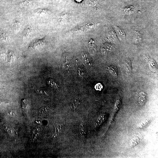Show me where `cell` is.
I'll return each instance as SVG.
<instances>
[{"instance_id": "cell-22", "label": "cell", "mask_w": 158, "mask_h": 158, "mask_svg": "<svg viewBox=\"0 0 158 158\" xmlns=\"http://www.w3.org/2000/svg\"><path fill=\"white\" fill-rule=\"evenodd\" d=\"M140 142L139 139L138 138H135L131 140V147H133L138 145Z\"/></svg>"}, {"instance_id": "cell-23", "label": "cell", "mask_w": 158, "mask_h": 158, "mask_svg": "<svg viewBox=\"0 0 158 158\" xmlns=\"http://www.w3.org/2000/svg\"><path fill=\"white\" fill-rule=\"evenodd\" d=\"M12 26L13 28L14 31H17L19 29L20 27V23L17 20H16L13 23Z\"/></svg>"}, {"instance_id": "cell-25", "label": "cell", "mask_w": 158, "mask_h": 158, "mask_svg": "<svg viewBox=\"0 0 158 158\" xmlns=\"http://www.w3.org/2000/svg\"><path fill=\"white\" fill-rule=\"evenodd\" d=\"M38 136V132L36 130H34L32 131V138L33 141L36 139Z\"/></svg>"}, {"instance_id": "cell-12", "label": "cell", "mask_w": 158, "mask_h": 158, "mask_svg": "<svg viewBox=\"0 0 158 158\" xmlns=\"http://www.w3.org/2000/svg\"><path fill=\"white\" fill-rule=\"evenodd\" d=\"M21 106L25 112L27 113L29 109L30 106L29 102L27 99H24L22 100Z\"/></svg>"}, {"instance_id": "cell-10", "label": "cell", "mask_w": 158, "mask_h": 158, "mask_svg": "<svg viewBox=\"0 0 158 158\" xmlns=\"http://www.w3.org/2000/svg\"><path fill=\"white\" fill-rule=\"evenodd\" d=\"M111 46L109 44L107 43L102 44L101 47V52L103 55H105L110 51Z\"/></svg>"}, {"instance_id": "cell-1", "label": "cell", "mask_w": 158, "mask_h": 158, "mask_svg": "<svg viewBox=\"0 0 158 158\" xmlns=\"http://www.w3.org/2000/svg\"><path fill=\"white\" fill-rule=\"evenodd\" d=\"M79 132L81 138L83 142H85L86 140L87 130L85 124L81 119V123L79 125Z\"/></svg>"}, {"instance_id": "cell-28", "label": "cell", "mask_w": 158, "mask_h": 158, "mask_svg": "<svg viewBox=\"0 0 158 158\" xmlns=\"http://www.w3.org/2000/svg\"><path fill=\"white\" fill-rule=\"evenodd\" d=\"M101 85V84H97V85H98V86H98L96 87V90H97H97H101V89H102V85H101L100 86V85Z\"/></svg>"}, {"instance_id": "cell-9", "label": "cell", "mask_w": 158, "mask_h": 158, "mask_svg": "<svg viewBox=\"0 0 158 158\" xmlns=\"http://www.w3.org/2000/svg\"><path fill=\"white\" fill-rule=\"evenodd\" d=\"M51 110L50 108L48 106L43 107L38 110V114L41 116L47 115L50 113Z\"/></svg>"}, {"instance_id": "cell-5", "label": "cell", "mask_w": 158, "mask_h": 158, "mask_svg": "<svg viewBox=\"0 0 158 158\" xmlns=\"http://www.w3.org/2000/svg\"><path fill=\"white\" fill-rule=\"evenodd\" d=\"M3 128L6 132L11 137H13L15 134V130L14 128L9 124H5L3 125Z\"/></svg>"}, {"instance_id": "cell-4", "label": "cell", "mask_w": 158, "mask_h": 158, "mask_svg": "<svg viewBox=\"0 0 158 158\" xmlns=\"http://www.w3.org/2000/svg\"><path fill=\"white\" fill-rule=\"evenodd\" d=\"M79 100L78 98H75L72 100L70 103L69 105V114L75 112L79 104Z\"/></svg>"}, {"instance_id": "cell-6", "label": "cell", "mask_w": 158, "mask_h": 158, "mask_svg": "<svg viewBox=\"0 0 158 158\" xmlns=\"http://www.w3.org/2000/svg\"><path fill=\"white\" fill-rule=\"evenodd\" d=\"M147 96L146 93L144 92H142L140 93L138 99V103L140 105L142 106L145 104L146 102Z\"/></svg>"}, {"instance_id": "cell-2", "label": "cell", "mask_w": 158, "mask_h": 158, "mask_svg": "<svg viewBox=\"0 0 158 158\" xmlns=\"http://www.w3.org/2000/svg\"><path fill=\"white\" fill-rule=\"evenodd\" d=\"M54 126L55 128V132L52 137L53 139L56 138L58 137L59 135L65 128V125L63 124H55Z\"/></svg>"}, {"instance_id": "cell-7", "label": "cell", "mask_w": 158, "mask_h": 158, "mask_svg": "<svg viewBox=\"0 0 158 158\" xmlns=\"http://www.w3.org/2000/svg\"><path fill=\"white\" fill-rule=\"evenodd\" d=\"M107 115L105 114H102L98 117L95 124V127H98L103 123L107 119Z\"/></svg>"}, {"instance_id": "cell-16", "label": "cell", "mask_w": 158, "mask_h": 158, "mask_svg": "<svg viewBox=\"0 0 158 158\" xmlns=\"http://www.w3.org/2000/svg\"><path fill=\"white\" fill-rule=\"evenodd\" d=\"M83 62L84 65L88 66H92L93 63L91 59L87 55H84L83 56Z\"/></svg>"}, {"instance_id": "cell-21", "label": "cell", "mask_w": 158, "mask_h": 158, "mask_svg": "<svg viewBox=\"0 0 158 158\" xmlns=\"http://www.w3.org/2000/svg\"><path fill=\"white\" fill-rule=\"evenodd\" d=\"M89 50L91 55H95L96 52V48L95 45L90 44L89 45Z\"/></svg>"}, {"instance_id": "cell-20", "label": "cell", "mask_w": 158, "mask_h": 158, "mask_svg": "<svg viewBox=\"0 0 158 158\" xmlns=\"http://www.w3.org/2000/svg\"><path fill=\"white\" fill-rule=\"evenodd\" d=\"M77 73L78 76L81 79H84L85 76V72L82 68L80 67H78Z\"/></svg>"}, {"instance_id": "cell-13", "label": "cell", "mask_w": 158, "mask_h": 158, "mask_svg": "<svg viewBox=\"0 0 158 158\" xmlns=\"http://www.w3.org/2000/svg\"><path fill=\"white\" fill-rule=\"evenodd\" d=\"M33 30V28L32 26L31 25H28L24 31L23 38H26L29 36L31 34Z\"/></svg>"}, {"instance_id": "cell-14", "label": "cell", "mask_w": 158, "mask_h": 158, "mask_svg": "<svg viewBox=\"0 0 158 158\" xmlns=\"http://www.w3.org/2000/svg\"><path fill=\"white\" fill-rule=\"evenodd\" d=\"M47 83L49 85L55 90H58L59 85L54 80L52 79H48L47 80Z\"/></svg>"}, {"instance_id": "cell-24", "label": "cell", "mask_w": 158, "mask_h": 158, "mask_svg": "<svg viewBox=\"0 0 158 158\" xmlns=\"http://www.w3.org/2000/svg\"><path fill=\"white\" fill-rule=\"evenodd\" d=\"M125 14L126 15H130L134 12V8L133 7H129L124 9Z\"/></svg>"}, {"instance_id": "cell-8", "label": "cell", "mask_w": 158, "mask_h": 158, "mask_svg": "<svg viewBox=\"0 0 158 158\" xmlns=\"http://www.w3.org/2000/svg\"><path fill=\"white\" fill-rule=\"evenodd\" d=\"M124 68L128 75H130L132 72L131 61L130 60H126L124 64Z\"/></svg>"}, {"instance_id": "cell-11", "label": "cell", "mask_w": 158, "mask_h": 158, "mask_svg": "<svg viewBox=\"0 0 158 158\" xmlns=\"http://www.w3.org/2000/svg\"><path fill=\"white\" fill-rule=\"evenodd\" d=\"M62 65L63 68L66 72H69L71 67L70 65L67 57H64Z\"/></svg>"}, {"instance_id": "cell-18", "label": "cell", "mask_w": 158, "mask_h": 158, "mask_svg": "<svg viewBox=\"0 0 158 158\" xmlns=\"http://www.w3.org/2000/svg\"><path fill=\"white\" fill-rule=\"evenodd\" d=\"M108 69L109 72L114 76L117 77L118 75L117 69L116 67L111 66L108 67Z\"/></svg>"}, {"instance_id": "cell-17", "label": "cell", "mask_w": 158, "mask_h": 158, "mask_svg": "<svg viewBox=\"0 0 158 158\" xmlns=\"http://www.w3.org/2000/svg\"><path fill=\"white\" fill-rule=\"evenodd\" d=\"M151 122V120L150 119H146L140 124L138 126V128L141 129H144L146 128Z\"/></svg>"}, {"instance_id": "cell-15", "label": "cell", "mask_w": 158, "mask_h": 158, "mask_svg": "<svg viewBox=\"0 0 158 158\" xmlns=\"http://www.w3.org/2000/svg\"><path fill=\"white\" fill-rule=\"evenodd\" d=\"M116 29L117 36L119 39L121 41L125 40V36L124 31L118 27H116Z\"/></svg>"}, {"instance_id": "cell-3", "label": "cell", "mask_w": 158, "mask_h": 158, "mask_svg": "<svg viewBox=\"0 0 158 158\" xmlns=\"http://www.w3.org/2000/svg\"><path fill=\"white\" fill-rule=\"evenodd\" d=\"M121 102L119 100H117L115 102V105H114V109H113V114H112L110 122L109 125L108 126V127H109L111 124L113 122L117 113L120 109V107H121Z\"/></svg>"}, {"instance_id": "cell-27", "label": "cell", "mask_w": 158, "mask_h": 158, "mask_svg": "<svg viewBox=\"0 0 158 158\" xmlns=\"http://www.w3.org/2000/svg\"><path fill=\"white\" fill-rule=\"evenodd\" d=\"M8 114L11 116L15 117L16 115V112L15 111L12 110L11 111L9 112Z\"/></svg>"}, {"instance_id": "cell-26", "label": "cell", "mask_w": 158, "mask_h": 158, "mask_svg": "<svg viewBox=\"0 0 158 158\" xmlns=\"http://www.w3.org/2000/svg\"><path fill=\"white\" fill-rule=\"evenodd\" d=\"M8 104V102L7 101H4V100L0 101V107L5 105Z\"/></svg>"}, {"instance_id": "cell-19", "label": "cell", "mask_w": 158, "mask_h": 158, "mask_svg": "<svg viewBox=\"0 0 158 158\" xmlns=\"http://www.w3.org/2000/svg\"><path fill=\"white\" fill-rule=\"evenodd\" d=\"M0 39L3 41L8 42L10 40V38L9 35L6 33H3L0 36Z\"/></svg>"}]
</instances>
